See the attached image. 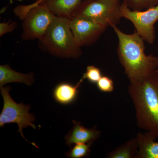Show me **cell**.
<instances>
[{
  "instance_id": "1",
  "label": "cell",
  "mask_w": 158,
  "mask_h": 158,
  "mask_svg": "<svg viewBox=\"0 0 158 158\" xmlns=\"http://www.w3.org/2000/svg\"><path fill=\"white\" fill-rule=\"evenodd\" d=\"M118 39L117 54L130 82L139 81L157 70L158 57L145 53L144 41L137 33L127 34L113 27Z\"/></svg>"
},
{
  "instance_id": "2",
  "label": "cell",
  "mask_w": 158,
  "mask_h": 158,
  "mask_svg": "<svg viewBox=\"0 0 158 158\" xmlns=\"http://www.w3.org/2000/svg\"><path fill=\"white\" fill-rule=\"evenodd\" d=\"M128 90L138 127L158 138V69L141 80L130 82Z\"/></svg>"
},
{
  "instance_id": "3",
  "label": "cell",
  "mask_w": 158,
  "mask_h": 158,
  "mask_svg": "<svg viewBox=\"0 0 158 158\" xmlns=\"http://www.w3.org/2000/svg\"><path fill=\"white\" fill-rule=\"evenodd\" d=\"M45 52L55 56L77 59L82 56L77 46L69 25V19L55 16L43 36L39 40Z\"/></svg>"
},
{
  "instance_id": "4",
  "label": "cell",
  "mask_w": 158,
  "mask_h": 158,
  "mask_svg": "<svg viewBox=\"0 0 158 158\" xmlns=\"http://www.w3.org/2000/svg\"><path fill=\"white\" fill-rule=\"evenodd\" d=\"M15 15L22 19L21 38L25 40L40 39L45 34L56 15L37 3L15 8Z\"/></svg>"
},
{
  "instance_id": "5",
  "label": "cell",
  "mask_w": 158,
  "mask_h": 158,
  "mask_svg": "<svg viewBox=\"0 0 158 158\" xmlns=\"http://www.w3.org/2000/svg\"><path fill=\"white\" fill-rule=\"evenodd\" d=\"M121 4L120 0H84L73 16L113 27L119 23L122 18Z\"/></svg>"
},
{
  "instance_id": "6",
  "label": "cell",
  "mask_w": 158,
  "mask_h": 158,
  "mask_svg": "<svg viewBox=\"0 0 158 158\" xmlns=\"http://www.w3.org/2000/svg\"><path fill=\"white\" fill-rule=\"evenodd\" d=\"M0 88L4 100L2 110L0 114V127H3L7 123H16L19 126L18 132L27 141L23 134V130L28 127H31L34 129H37L34 123L35 116L29 113L31 106L15 102L9 94L11 87L7 86L0 87Z\"/></svg>"
},
{
  "instance_id": "7",
  "label": "cell",
  "mask_w": 158,
  "mask_h": 158,
  "mask_svg": "<svg viewBox=\"0 0 158 158\" xmlns=\"http://www.w3.org/2000/svg\"><path fill=\"white\" fill-rule=\"evenodd\" d=\"M121 14L122 18L131 22L136 32L145 42L150 44L154 43L155 24L158 21V4L143 11H135L123 2L121 4Z\"/></svg>"
},
{
  "instance_id": "8",
  "label": "cell",
  "mask_w": 158,
  "mask_h": 158,
  "mask_svg": "<svg viewBox=\"0 0 158 158\" xmlns=\"http://www.w3.org/2000/svg\"><path fill=\"white\" fill-rule=\"evenodd\" d=\"M69 25L75 41L81 48L96 42L107 28L93 21L77 16L69 19Z\"/></svg>"
},
{
  "instance_id": "9",
  "label": "cell",
  "mask_w": 158,
  "mask_h": 158,
  "mask_svg": "<svg viewBox=\"0 0 158 158\" xmlns=\"http://www.w3.org/2000/svg\"><path fill=\"white\" fill-rule=\"evenodd\" d=\"M73 127L65 136L66 144L71 146L78 143L94 142L100 137L101 131L96 128L88 129L81 124V122L73 120Z\"/></svg>"
},
{
  "instance_id": "10",
  "label": "cell",
  "mask_w": 158,
  "mask_h": 158,
  "mask_svg": "<svg viewBox=\"0 0 158 158\" xmlns=\"http://www.w3.org/2000/svg\"><path fill=\"white\" fill-rule=\"evenodd\" d=\"M83 0H44L37 3L46 8L58 17L70 19L73 17L76 11Z\"/></svg>"
},
{
  "instance_id": "11",
  "label": "cell",
  "mask_w": 158,
  "mask_h": 158,
  "mask_svg": "<svg viewBox=\"0 0 158 158\" xmlns=\"http://www.w3.org/2000/svg\"><path fill=\"white\" fill-rule=\"evenodd\" d=\"M84 79L80 80L76 85L68 82H61L54 88L53 96L58 103L62 105H69L76 100L78 94V89Z\"/></svg>"
},
{
  "instance_id": "12",
  "label": "cell",
  "mask_w": 158,
  "mask_h": 158,
  "mask_svg": "<svg viewBox=\"0 0 158 158\" xmlns=\"http://www.w3.org/2000/svg\"><path fill=\"white\" fill-rule=\"evenodd\" d=\"M136 138L139 148L135 158H158V142L156 141V136L146 132L138 133Z\"/></svg>"
},
{
  "instance_id": "13",
  "label": "cell",
  "mask_w": 158,
  "mask_h": 158,
  "mask_svg": "<svg viewBox=\"0 0 158 158\" xmlns=\"http://www.w3.org/2000/svg\"><path fill=\"white\" fill-rule=\"evenodd\" d=\"M34 81L33 73H20L11 69L9 65H0V87L11 83H22L30 86Z\"/></svg>"
},
{
  "instance_id": "14",
  "label": "cell",
  "mask_w": 158,
  "mask_h": 158,
  "mask_svg": "<svg viewBox=\"0 0 158 158\" xmlns=\"http://www.w3.org/2000/svg\"><path fill=\"white\" fill-rule=\"evenodd\" d=\"M138 143L136 137L131 138L108 153L107 158H135L138 152Z\"/></svg>"
},
{
  "instance_id": "15",
  "label": "cell",
  "mask_w": 158,
  "mask_h": 158,
  "mask_svg": "<svg viewBox=\"0 0 158 158\" xmlns=\"http://www.w3.org/2000/svg\"><path fill=\"white\" fill-rule=\"evenodd\" d=\"M93 143L91 142L75 144L70 150L65 153V155L70 158H81L88 156L90 152V147Z\"/></svg>"
},
{
  "instance_id": "16",
  "label": "cell",
  "mask_w": 158,
  "mask_h": 158,
  "mask_svg": "<svg viewBox=\"0 0 158 158\" xmlns=\"http://www.w3.org/2000/svg\"><path fill=\"white\" fill-rule=\"evenodd\" d=\"M123 2L135 11H143L158 4V0H124Z\"/></svg>"
},
{
  "instance_id": "17",
  "label": "cell",
  "mask_w": 158,
  "mask_h": 158,
  "mask_svg": "<svg viewBox=\"0 0 158 158\" xmlns=\"http://www.w3.org/2000/svg\"><path fill=\"white\" fill-rule=\"evenodd\" d=\"M102 76L101 71L98 67L93 65H88L86 72L83 74L82 78L87 79L91 84H97Z\"/></svg>"
},
{
  "instance_id": "18",
  "label": "cell",
  "mask_w": 158,
  "mask_h": 158,
  "mask_svg": "<svg viewBox=\"0 0 158 158\" xmlns=\"http://www.w3.org/2000/svg\"><path fill=\"white\" fill-rule=\"evenodd\" d=\"M96 85L98 89L102 92L110 93L114 90V83L109 77L102 76Z\"/></svg>"
},
{
  "instance_id": "19",
  "label": "cell",
  "mask_w": 158,
  "mask_h": 158,
  "mask_svg": "<svg viewBox=\"0 0 158 158\" xmlns=\"http://www.w3.org/2000/svg\"><path fill=\"white\" fill-rule=\"evenodd\" d=\"M17 27V23L15 22L1 23H0V36L2 37L4 34L11 33Z\"/></svg>"
},
{
  "instance_id": "20",
  "label": "cell",
  "mask_w": 158,
  "mask_h": 158,
  "mask_svg": "<svg viewBox=\"0 0 158 158\" xmlns=\"http://www.w3.org/2000/svg\"><path fill=\"white\" fill-rule=\"evenodd\" d=\"M44 0H35V2L40 3L42 2Z\"/></svg>"
}]
</instances>
